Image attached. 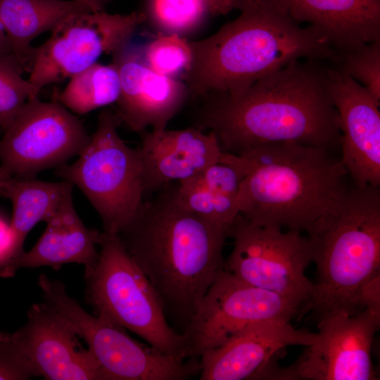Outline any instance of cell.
I'll list each match as a JSON object with an SVG mask.
<instances>
[{
	"label": "cell",
	"mask_w": 380,
	"mask_h": 380,
	"mask_svg": "<svg viewBox=\"0 0 380 380\" xmlns=\"http://www.w3.org/2000/svg\"><path fill=\"white\" fill-rule=\"evenodd\" d=\"M327 65L324 60H296L240 93L201 98L194 126L215 134L222 151L236 155L279 142L340 151Z\"/></svg>",
	"instance_id": "1"
},
{
	"label": "cell",
	"mask_w": 380,
	"mask_h": 380,
	"mask_svg": "<svg viewBox=\"0 0 380 380\" xmlns=\"http://www.w3.org/2000/svg\"><path fill=\"white\" fill-rule=\"evenodd\" d=\"M175 183L143 201L118 233L128 253L144 272L165 311L188 324L224 267L228 229L185 208Z\"/></svg>",
	"instance_id": "2"
},
{
	"label": "cell",
	"mask_w": 380,
	"mask_h": 380,
	"mask_svg": "<svg viewBox=\"0 0 380 380\" xmlns=\"http://www.w3.org/2000/svg\"><path fill=\"white\" fill-rule=\"evenodd\" d=\"M237 8L216 32L189 41L192 60L182 77L189 99L240 93L294 61L334 55L317 29L301 26L277 0H240Z\"/></svg>",
	"instance_id": "3"
},
{
	"label": "cell",
	"mask_w": 380,
	"mask_h": 380,
	"mask_svg": "<svg viewBox=\"0 0 380 380\" xmlns=\"http://www.w3.org/2000/svg\"><path fill=\"white\" fill-rule=\"evenodd\" d=\"M334 153L279 142L239 154L246 165L238 196L239 215L258 226L306 232L348 185V172Z\"/></svg>",
	"instance_id": "4"
},
{
	"label": "cell",
	"mask_w": 380,
	"mask_h": 380,
	"mask_svg": "<svg viewBox=\"0 0 380 380\" xmlns=\"http://www.w3.org/2000/svg\"><path fill=\"white\" fill-rule=\"evenodd\" d=\"M379 187L348 184L306 232L317 281L305 310L318 318L336 310L361 311L360 289L380 274Z\"/></svg>",
	"instance_id": "5"
},
{
	"label": "cell",
	"mask_w": 380,
	"mask_h": 380,
	"mask_svg": "<svg viewBox=\"0 0 380 380\" xmlns=\"http://www.w3.org/2000/svg\"><path fill=\"white\" fill-rule=\"evenodd\" d=\"M99 246L98 261L84 274L86 300L96 315L165 354L186 358L183 334L168 324L158 293L118 234L101 232Z\"/></svg>",
	"instance_id": "6"
},
{
	"label": "cell",
	"mask_w": 380,
	"mask_h": 380,
	"mask_svg": "<svg viewBox=\"0 0 380 380\" xmlns=\"http://www.w3.org/2000/svg\"><path fill=\"white\" fill-rule=\"evenodd\" d=\"M120 122L116 113L102 110L96 131L76 161L56 171L81 190L99 215L103 232L110 234H118L129 223L144 195L139 151L120 137Z\"/></svg>",
	"instance_id": "7"
},
{
	"label": "cell",
	"mask_w": 380,
	"mask_h": 380,
	"mask_svg": "<svg viewBox=\"0 0 380 380\" xmlns=\"http://www.w3.org/2000/svg\"><path fill=\"white\" fill-rule=\"evenodd\" d=\"M233 249L223 268L255 287L305 304L314 285L305 274L312 263L307 237L293 230L265 227L238 215L228 230Z\"/></svg>",
	"instance_id": "8"
},
{
	"label": "cell",
	"mask_w": 380,
	"mask_h": 380,
	"mask_svg": "<svg viewBox=\"0 0 380 380\" xmlns=\"http://www.w3.org/2000/svg\"><path fill=\"white\" fill-rule=\"evenodd\" d=\"M301 306L299 302L248 284L223 268L184 327L186 357H200L252 324L290 322Z\"/></svg>",
	"instance_id": "9"
},
{
	"label": "cell",
	"mask_w": 380,
	"mask_h": 380,
	"mask_svg": "<svg viewBox=\"0 0 380 380\" xmlns=\"http://www.w3.org/2000/svg\"><path fill=\"white\" fill-rule=\"evenodd\" d=\"M0 139V162L15 178H34L78 156L89 140L83 123L58 100H28Z\"/></svg>",
	"instance_id": "10"
},
{
	"label": "cell",
	"mask_w": 380,
	"mask_h": 380,
	"mask_svg": "<svg viewBox=\"0 0 380 380\" xmlns=\"http://www.w3.org/2000/svg\"><path fill=\"white\" fill-rule=\"evenodd\" d=\"M146 20L144 12L128 14L103 11L74 13L61 21L50 37L35 47L28 80L42 89L70 78L128 44Z\"/></svg>",
	"instance_id": "11"
},
{
	"label": "cell",
	"mask_w": 380,
	"mask_h": 380,
	"mask_svg": "<svg viewBox=\"0 0 380 380\" xmlns=\"http://www.w3.org/2000/svg\"><path fill=\"white\" fill-rule=\"evenodd\" d=\"M317 339L290 367L277 369L276 379L374 380L372 357L380 316L367 309L346 310L318 318Z\"/></svg>",
	"instance_id": "12"
},
{
	"label": "cell",
	"mask_w": 380,
	"mask_h": 380,
	"mask_svg": "<svg viewBox=\"0 0 380 380\" xmlns=\"http://www.w3.org/2000/svg\"><path fill=\"white\" fill-rule=\"evenodd\" d=\"M72 326L46 302L34 304L25 326L8 339L25 358L34 376L49 380H108L80 343Z\"/></svg>",
	"instance_id": "13"
},
{
	"label": "cell",
	"mask_w": 380,
	"mask_h": 380,
	"mask_svg": "<svg viewBox=\"0 0 380 380\" xmlns=\"http://www.w3.org/2000/svg\"><path fill=\"white\" fill-rule=\"evenodd\" d=\"M329 88L340 120V159L353 182L380 186V102L328 63Z\"/></svg>",
	"instance_id": "14"
},
{
	"label": "cell",
	"mask_w": 380,
	"mask_h": 380,
	"mask_svg": "<svg viewBox=\"0 0 380 380\" xmlns=\"http://www.w3.org/2000/svg\"><path fill=\"white\" fill-rule=\"evenodd\" d=\"M129 42L112 54L120 82L116 113L136 132L165 129L189 99L187 87L152 70Z\"/></svg>",
	"instance_id": "15"
},
{
	"label": "cell",
	"mask_w": 380,
	"mask_h": 380,
	"mask_svg": "<svg viewBox=\"0 0 380 380\" xmlns=\"http://www.w3.org/2000/svg\"><path fill=\"white\" fill-rule=\"evenodd\" d=\"M317 333L293 327L290 322L252 324L233 335L222 346L200 356L201 380L267 379L270 360L290 346H308Z\"/></svg>",
	"instance_id": "16"
},
{
	"label": "cell",
	"mask_w": 380,
	"mask_h": 380,
	"mask_svg": "<svg viewBox=\"0 0 380 380\" xmlns=\"http://www.w3.org/2000/svg\"><path fill=\"white\" fill-rule=\"evenodd\" d=\"M139 134L144 194L194 177L217 162L223 152L215 134L194 126Z\"/></svg>",
	"instance_id": "17"
},
{
	"label": "cell",
	"mask_w": 380,
	"mask_h": 380,
	"mask_svg": "<svg viewBox=\"0 0 380 380\" xmlns=\"http://www.w3.org/2000/svg\"><path fill=\"white\" fill-rule=\"evenodd\" d=\"M46 223L44 233L32 248L0 269L1 277H13L22 267L50 266L57 270L63 265L78 263L84 266L87 273L95 267L101 232L83 224L75 210L72 190Z\"/></svg>",
	"instance_id": "18"
},
{
	"label": "cell",
	"mask_w": 380,
	"mask_h": 380,
	"mask_svg": "<svg viewBox=\"0 0 380 380\" xmlns=\"http://www.w3.org/2000/svg\"><path fill=\"white\" fill-rule=\"evenodd\" d=\"M297 23H307L335 53L380 39V0H277Z\"/></svg>",
	"instance_id": "19"
},
{
	"label": "cell",
	"mask_w": 380,
	"mask_h": 380,
	"mask_svg": "<svg viewBox=\"0 0 380 380\" xmlns=\"http://www.w3.org/2000/svg\"><path fill=\"white\" fill-rule=\"evenodd\" d=\"M246 173L241 156L223 151L215 163L175 183V196L187 210L229 230L239 214L238 196Z\"/></svg>",
	"instance_id": "20"
},
{
	"label": "cell",
	"mask_w": 380,
	"mask_h": 380,
	"mask_svg": "<svg viewBox=\"0 0 380 380\" xmlns=\"http://www.w3.org/2000/svg\"><path fill=\"white\" fill-rule=\"evenodd\" d=\"M83 11H91L75 0H0V18L12 54L24 72H30L33 64L32 42L69 15Z\"/></svg>",
	"instance_id": "21"
},
{
	"label": "cell",
	"mask_w": 380,
	"mask_h": 380,
	"mask_svg": "<svg viewBox=\"0 0 380 380\" xmlns=\"http://www.w3.org/2000/svg\"><path fill=\"white\" fill-rule=\"evenodd\" d=\"M72 187L66 180L48 182L35 177H13L5 194L12 202L13 213L9 223L8 243L0 269L24 252V241L30 231L38 222H46L51 217Z\"/></svg>",
	"instance_id": "22"
},
{
	"label": "cell",
	"mask_w": 380,
	"mask_h": 380,
	"mask_svg": "<svg viewBox=\"0 0 380 380\" xmlns=\"http://www.w3.org/2000/svg\"><path fill=\"white\" fill-rule=\"evenodd\" d=\"M58 100L72 113L84 115L117 102L120 82L114 63L96 62L70 78Z\"/></svg>",
	"instance_id": "23"
},
{
	"label": "cell",
	"mask_w": 380,
	"mask_h": 380,
	"mask_svg": "<svg viewBox=\"0 0 380 380\" xmlns=\"http://www.w3.org/2000/svg\"><path fill=\"white\" fill-rule=\"evenodd\" d=\"M145 14L163 34L182 36L196 30L209 13L204 0H148Z\"/></svg>",
	"instance_id": "24"
},
{
	"label": "cell",
	"mask_w": 380,
	"mask_h": 380,
	"mask_svg": "<svg viewBox=\"0 0 380 380\" xmlns=\"http://www.w3.org/2000/svg\"><path fill=\"white\" fill-rule=\"evenodd\" d=\"M139 50L143 61L152 70L173 79L183 77L192 60L189 41L177 34L162 33Z\"/></svg>",
	"instance_id": "25"
},
{
	"label": "cell",
	"mask_w": 380,
	"mask_h": 380,
	"mask_svg": "<svg viewBox=\"0 0 380 380\" xmlns=\"http://www.w3.org/2000/svg\"><path fill=\"white\" fill-rule=\"evenodd\" d=\"M23 70L13 57L0 59V128L5 130L25 103L41 91L22 76Z\"/></svg>",
	"instance_id": "26"
},
{
	"label": "cell",
	"mask_w": 380,
	"mask_h": 380,
	"mask_svg": "<svg viewBox=\"0 0 380 380\" xmlns=\"http://www.w3.org/2000/svg\"><path fill=\"white\" fill-rule=\"evenodd\" d=\"M329 63L365 87L380 102V39L351 51L335 53Z\"/></svg>",
	"instance_id": "27"
},
{
	"label": "cell",
	"mask_w": 380,
	"mask_h": 380,
	"mask_svg": "<svg viewBox=\"0 0 380 380\" xmlns=\"http://www.w3.org/2000/svg\"><path fill=\"white\" fill-rule=\"evenodd\" d=\"M35 376L25 358L8 339V333L0 336V380H23Z\"/></svg>",
	"instance_id": "28"
},
{
	"label": "cell",
	"mask_w": 380,
	"mask_h": 380,
	"mask_svg": "<svg viewBox=\"0 0 380 380\" xmlns=\"http://www.w3.org/2000/svg\"><path fill=\"white\" fill-rule=\"evenodd\" d=\"M360 310L367 309L380 316V274L362 286L357 296Z\"/></svg>",
	"instance_id": "29"
},
{
	"label": "cell",
	"mask_w": 380,
	"mask_h": 380,
	"mask_svg": "<svg viewBox=\"0 0 380 380\" xmlns=\"http://www.w3.org/2000/svg\"><path fill=\"white\" fill-rule=\"evenodd\" d=\"M209 14L213 16L225 15L237 8L240 0H204Z\"/></svg>",
	"instance_id": "30"
},
{
	"label": "cell",
	"mask_w": 380,
	"mask_h": 380,
	"mask_svg": "<svg viewBox=\"0 0 380 380\" xmlns=\"http://www.w3.org/2000/svg\"><path fill=\"white\" fill-rule=\"evenodd\" d=\"M9 240V224L0 217V265Z\"/></svg>",
	"instance_id": "31"
},
{
	"label": "cell",
	"mask_w": 380,
	"mask_h": 380,
	"mask_svg": "<svg viewBox=\"0 0 380 380\" xmlns=\"http://www.w3.org/2000/svg\"><path fill=\"white\" fill-rule=\"evenodd\" d=\"M7 57L14 58L11 52L8 37L0 18V59Z\"/></svg>",
	"instance_id": "32"
},
{
	"label": "cell",
	"mask_w": 380,
	"mask_h": 380,
	"mask_svg": "<svg viewBox=\"0 0 380 380\" xmlns=\"http://www.w3.org/2000/svg\"><path fill=\"white\" fill-rule=\"evenodd\" d=\"M13 177L0 165V196L5 197L7 186Z\"/></svg>",
	"instance_id": "33"
},
{
	"label": "cell",
	"mask_w": 380,
	"mask_h": 380,
	"mask_svg": "<svg viewBox=\"0 0 380 380\" xmlns=\"http://www.w3.org/2000/svg\"><path fill=\"white\" fill-rule=\"evenodd\" d=\"M86 5L91 11H103L105 4L103 0H75Z\"/></svg>",
	"instance_id": "34"
},
{
	"label": "cell",
	"mask_w": 380,
	"mask_h": 380,
	"mask_svg": "<svg viewBox=\"0 0 380 380\" xmlns=\"http://www.w3.org/2000/svg\"><path fill=\"white\" fill-rule=\"evenodd\" d=\"M111 0H103V3L105 4H106L107 3H108L109 1H110Z\"/></svg>",
	"instance_id": "35"
},
{
	"label": "cell",
	"mask_w": 380,
	"mask_h": 380,
	"mask_svg": "<svg viewBox=\"0 0 380 380\" xmlns=\"http://www.w3.org/2000/svg\"><path fill=\"white\" fill-rule=\"evenodd\" d=\"M250 1H258V0H250Z\"/></svg>",
	"instance_id": "36"
},
{
	"label": "cell",
	"mask_w": 380,
	"mask_h": 380,
	"mask_svg": "<svg viewBox=\"0 0 380 380\" xmlns=\"http://www.w3.org/2000/svg\"><path fill=\"white\" fill-rule=\"evenodd\" d=\"M1 331H0V335H1Z\"/></svg>",
	"instance_id": "37"
},
{
	"label": "cell",
	"mask_w": 380,
	"mask_h": 380,
	"mask_svg": "<svg viewBox=\"0 0 380 380\" xmlns=\"http://www.w3.org/2000/svg\"><path fill=\"white\" fill-rule=\"evenodd\" d=\"M0 129H1V128H0Z\"/></svg>",
	"instance_id": "38"
}]
</instances>
